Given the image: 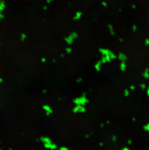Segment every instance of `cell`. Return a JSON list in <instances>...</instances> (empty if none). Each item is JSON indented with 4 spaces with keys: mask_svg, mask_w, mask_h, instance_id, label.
<instances>
[{
    "mask_svg": "<svg viewBox=\"0 0 149 150\" xmlns=\"http://www.w3.org/2000/svg\"><path fill=\"white\" fill-rule=\"evenodd\" d=\"M86 109L85 108L84 105H80V109H79V112H80V113H85V112H86Z\"/></svg>",
    "mask_w": 149,
    "mask_h": 150,
    "instance_id": "11",
    "label": "cell"
},
{
    "mask_svg": "<svg viewBox=\"0 0 149 150\" xmlns=\"http://www.w3.org/2000/svg\"><path fill=\"white\" fill-rule=\"evenodd\" d=\"M132 140L131 139H129L128 140H127V143H128V144L129 145H131L132 144Z\"/></svg>",
    "mask_w": 149,
    "mask_h": 150,
    "instance_id": "27",
    "label": "cell"
},
{
    "mask_svg": "<svg viewBox=\"0 0 149 150\" xmlns=\"http://www.w3.org/2000/svg\"><path fill=\"white\" fill-rule=\"evenodd\" d=\"M53 62L54 63L56 62V60H53Z\"/></svg>",
    "mask_w": 149,
    "mask_h": 150,
    "instance_id": "40",
    "label": "cell"
},
{
    "mask_svg": "<svg viewBox=\"0 0 149 150\" xmlns=\"http://www.w3.org/2000/svg\"><path fill=\"white\" fill-rule=\"evenodd\" d=\"M80 105H77L73 108V112L74 113H77V112H79L80 109Z\"/></svg>",
    "mask_w": 149,
    "mask_h": 150,
    "instance_id": "10",
    "label": "cell"
},
{
    "mask_svg": "<svg viewBox=\"0 0 149 150\" xmlns=\"http://www.w3.org/2000/svg\"><path fill=\"white\" fill-rule=\"evenodd\" d=\"M46 92H47V91H46V89H44V90L43 91V93H46Z\"/></svg>",
    "mask_w": 149,
    "mask_h": 150,
    "instance_id": "36",
    "label": "cell"
},
{
    "mask_svg": "<svg viewBox=\"0 0 149 150\" xmlns=\"http://www.w3.org/2000/svg\"><path fill=\"white\" fill-rule=\"evenodd\" d=\"M103 145H104V144H103V142H100V143H99V146H100V147H103Z\"/></svg>",
    "mask_w": 149,
    "mask_h": 150,
    "instance_id": "32",
    "label": "cell"
},
{
    "mask_svg": "<svg viewBox=\"0 0 149 150\" xmlns=\"http://www.w3.org/2000/svg\"><path fill=\"white\" fill-rule=\"evenodd\" d=\"M117 137L116 135H113L112 137V141L113 142H115L116 141H117Z\"/></svg>",
    "mask_w": 149,
    "mask_h": 150,
    "instance_id": "20",
    "label": "cell"
},
{
    "mask_svg": "<svg viewBox=\"0 0 149 150\" xmlns=\"http://www.w3.org/2000/svg\"><path fill=\"white\" fill-rule=\"evenodd\" d=\"M43 108L46 111V116H49L53 113L52 109L48 105H44V106H43Z\"/></svg>",
    "mask_w": 149,
    "mask_h": 150,
    "instance_id": "2",
    "label": "cell"
},
{
    "mask_svg": "<svg viewBox=\"0 0 149 150\" xmlns=\"http://www.w3.org/2000/svg\"><path fill=\"white\" fill-rule=\"evenodd\" d=\"M61 56H62V57H64V55H63V54H62Z\"/></svg>",
    "mask_w": 149,
    "mask_h": 150,
    "instance_id": "41",
    "label": "cell"
},
{
    "mask_svg": "<svg viewBox=\"0 0 149 150\" xmlns=\"http://www.w3.org/2000/svg\"><path fill=\"white\" fill-rule=\"evenodd\" d=\"M60 150H68V148L66 147H65V146H63L60 148Z\"/></svg>",
    "mask_w": 149,
    "mask_h": 150,
    "instance_id": "25",
    "label": "cell"
},
{
    "mask_svg": "<svg viewBox=\"0 0 149 150\" xmlns=\"http://www.w3.org/2000/svg\"><path fill=\"white\" fill-rule=\"evenodd\" d=\"M132 120L134 122H136V118H135V117H133Z\"/></svg>",
    "mask_w": 149,
    "mask_h": 150,
    "instance_id": "37",
    "label": "cell"
},
{
    "mask_svg": "<svg viewBox=\"0 0 149 150\" xmlns=\"http://www.w3.org/2000/svg\"><path fill=\"white\" fill-rule=\"evenodd\" d=\"M101 61L102 63L103 64H105V63L107 62V60H106V59H105V56H103L101 58Z\"/></svg>",
    "mask_w": 149,
    "mask_h": 150,
    "instance_id": "22",
    "label": "cell"
},
{
    "mask_svg": "<svg viewBox=\"0 0 149 150\" xmlns=\"http://www.w3.org/2000/svg\"><path fill=\"white\" fill-rule=\"evenodd\" d=\"M99 52H100V53H101L103 56L110 55V54L111 52V51L108 50V49H99Z\"/></svg>",
    "mask_w": 149,
    "mask_h": 150,
    "instance_id": "4",
    "label": "cell"
},
{
    "mask_svg": "<svg viewBox=\"0 0 149 150\" xmlns=\"http://www.w3.org/2000/svg\"><path fill=\"white\" fill-rule=\"evenodd\" d=\"M135 88H136V87H135V86H134V85H131L130 86V89L132 90V91H134V90H135Z\"/></svg>",
    "mask_w": 149,
    "mask_h": 150,
    "instance_id": "26",
    "label": "cell"
},
{
    "mask_svg": "<svg viewBox=\"0 0 149 150\" xmlns=\"http://www.w3.org/2000/svg\"><path fill=\"white\" fill-rule=\"evenodd\" d=\"M85 137L87 138V139H88L89 137H90V135L89 134H86V136H85Z\"/></svg>",
    "mask_w": 149,
    "mask_h": 150,
    "instance_id": "35",
    "label": "cell"
},
{
    "mask_svg": "<svg viewBox=\"0 0 149 150\" xmlns=\"http://www.w3.org/2000/svg\"><path fill=\"white\" fill-rule=\"evenodd\" d=\"M41 61H42L43 63L46 62V59L45 57H43V58H42V59H41Z\"/></svg>",
    "mask_w": 149,
    "mask_h": 150,
    "instance_id": "29",
    "label": "cell"
},
{
    "mask_svg": "<svg viewBox=\"0 0 149 150\" xmlns=\"http://www.w3.org/2000/svg\"><path fill=\"white\" fill-rule=\"evenodd\" d=\"M130 95V92L129 90L127 89H125L124 91V95L125 96V97H128Z\"/></svg>",
    "mask_w": 149,
    "mask_h": 150,
    "instance_id": "15",
    "label": "cell"
},
{
    "mask_svg": "<svg viewBox=\"0 0 149 150\" xmlns=\"http://www.w3.org/2000/svg\"><path fill=\"white\" fill-rule=\"evenodd\" d=\"M127 66L125 61H122L120 64V69L122 71H125L127 70Z\"/></svg>",
    "mask_w": 149,
    "mask_h": 150,
    "instance_id": "8",
    "label": "cell"
},
{
    "mask_svg": "<svg viewBox=\"0 0 149 150\" xmlns=\"http://www.w3.org/2000/svg\"><path fill=\"white\" fill-rule=\"evenodd\" d=\"M27 38V36L25 34H23L21 35V40L22 41H24Z\"/></svg>",
    "mask_w": 149,
    "mask_h": 150,
    "instance_id": "19",
    "label": "cell"
},
{
    "mask_svg": "<svg viewBox=\"0 0 149 150\" xmlns=\"http://www.w3.org/2000/svg\"><path fill=\"white\" fill-rule=\"evenodd\" d=\"M118 59L121 61H126L128 59L127 55L122 53H119L118 55Z\"/></svg>",
    "mask_w": 149,
    "mask_h": 150,
    "instance_id": "5",
    "label": "cell"
},
{
    "mask_svg": "<svg viewBox=\"0 0 149 150\" xmlns=\"http://www.w3.org/2000/svg\"><path fill=\"white\" fill-rule=\"evenodd\" d=\"M143 129L145 131H147L149 133V123L143 126Z\"/></svg>",
    "mask_w": 149,
    "mask_h": 150,
    "instance_id": "14",
    "label": "cell"
},
{
    "mask_svg": "<svg viewBox=\"0 0 149 150\" xmlns=\"http://www.w3.org/2000/svg\"><path fill=\"white\" fill-rule=\"evenodd\" d=\"M86 93H83L82 96L74 99L73 100L74 103H76V105H84L86 103H88L89 102V100L86 98Z\"/></svg>",
    "mask_w": 149,
    "mask_h": 150,
    "instance_id": "1",
    "label": "cell"
},
{
    "mask_svg": "<svg viewBox=\"0 0 149 150\" xmlns=\"http://www.w3.org/2000/svg\"><path fill=\"white\" fill-rule=\"evenodd\" d=\"M102 63V62L101 60H99L96 63V65L94 66L95 69L97 71H101Z\"/></svg>",
    "mask_w": 149,
    "mask_h": 150,
    "instance_id": "7",
    "label": "cell"
},
{
    "mask_svg": "<svg viewBox=\"0 0 149 150\" xmlns=\"http://www.w3.org/2000/svg\"><path fill=\"white\" fill-rule=\"evenodd\" d=\"M105 59H106V60H107V62H111V60L112 59H111V58H110V55H105Z\"/></svg>",
    "mask_w": 149,
    "mask_h": 150,
    "instance_id": "17",
    "label": "cell"
},
{
    "mask_svg": "<svg viewBox=\"0 0 149 150\" xmlns=\"http://www.w3.org/2000/svg\"><path fill=\"white\" fill-rule=\"evenodd\" d=\"M142 75L143 76L144 78L147 79H149V69L147 68L145 69V70L143 72Z\"/></svg>",
    "mask_w": 149,
    "mask_h": 150,
    "instance_id": "6",
    "label": "cell"
},
{
    "mask_svg": "<svg viewBox=\"0 0 149 150\" xmlns=\"http://www.w3.org/2000/svg\"><path fill=\"white\" fill-rule=\"evenodd\" d=\"M8 150H13V149H12V148H9Z\"/></svg>",
    "mask_w": 149,
    "mask_h": 150,
    "instance_id": "39",
    "label": "cell"
},
{
    "mask_svg": "<svg viewBox=\"0 0 149 150\" xmlns=\"http://www.w3.org/2000/svg\"><path fill=\"white\" fill-rule=\"evenodd\" d=\"M122 150H129L130 149L129 148L127 147H124L122 149Z\"/></svg>",
    "mask_w": 149,
    "mask_h": 150,
    "instance_id": "30",
    "label": "cell"
},
{
    "mask_svg": "<svg viewBox=\"0 0 149 150\" xmlns=\"http://www.w3.org/2000/svg\"><path fill=\"white\" fill-rule=\"evenodd\" d=\"M146 92L147 94V95L149 97V86L148 87V88L147 89Z\"/></svg>",
    "mask_w": 149,
    "mask_h": 150,
    "instance_id": "31",
    "label": "cell"
},
{
    "mask_svg": "<svg viewBox=\"0 0 149 150\" xmlns=\"http://www.w3.org/2000/svg\"><path fill=\"white\" fill-rule=\"evenodd\" d=\"M82 16V13H77L76 15V17H74V19L76 20V19H78V18H79L80 17Z\"/></svg>",
    "mask_w": 149,
    "mask_h": 150,
    "instance_id": "21",
    "label": "cell"
},
{
    "mask_svg": "<svg viewBox=\"0 0 149 150\" xmlns=\"http://www.w3.org/2000/svg\"><path fill=\"white\" fill-rule=\"evenodd\" d=\"M82 79L81 77H79L77 79V82L78 83H80L82 82Z\"/></svg>",
    "mask_w": 149,
    "mask_h": 150,
    "instance_id": "24",
    "label": "cell"
},
{
    "mask_svg": "<svg viewBox=\"0 0 149 150\" xmlns=\"http://www.w3.org/2000/svg\"><path fill=\"white\" fill-rule=\"evenodd\" d=\"M3 81H4V80H3V78L0 77V83H2Z\"/></svg>",
    "mask_w": 149,
    "mask_h": 150,
    "instance_id": "34",
    "label": "cell"
},
{
    "mask_svg": "<svg viewBox=\"0 0 149 150\" xmlns=\"http://www.w3.org/2000/svg\"><path fill=\"white\" fill-rule=\"evenodd\" d=\"M145 44L146 46L149 45V40L147 39V40H145Z\"/></svg>",
    "mask_w": 149,
    "mask_h": 150,
    "instance_id": "28",
    "label": "cell"
},
{
    "mask_svg": "<svg viewBox=\"0 0 149 150\" xmlns=\"http://www.w3.org/2000/svg\"><path fill=\"white\" fill-rule=\"evenodd\" d=\"M100 127L101 128H103L104 127V124L103 123H102L101 125H100Z\"/></svg>",
    "mask_w": 149,
    "mask_h": 150,
    "instance_id": "33",
    "label": "cell"
},
{
    "mask_svg": "<svg viewBox=\"0 0 149 150\" xmlns=\"http://www.w3.org/2000/svg\"><path fill=\"white\" fill-rule=\"evenodd\" d=\"M107 123H108V124H110V120H107Z\"/></svg>",
    "mask_w": 149,
    "mask_h": 150,
    "instance_id": "38",
    "label": "cell"
},
{
    "mask_svg": "<svg viewBox=\"0 0 149 150\" xmlns=\"http://www.w3.org/2000/svg\"><path fill=\"white\" fill-rule=\"evenodd\" d=\"M73 40L74 38H72V36L71 35H70L69 37H68V38H66L65 39V41H66V42L68 44H72L73 42Z\"/></svg>",
    "mask_w": 149,
    "mask_h": 150,
    "instance_id": "9",
    "label": "cell"
},
{
    "mask_svg": "<svg viewBox=\"0 0 149 150\" xmlns=\"http://www.w3.org/2000/svg\"><path fill=\"white\" fill-rule=\"evenodd\" d=\"M66 52L68 54H70L72 52V49L70 48H67L66 49Z\"/></svg>",
    "mask_w": 149,
    "mask_h": 150,
    "instance_id": "23",
    "label": "cell"
},
{
    "mask_svg": "<svg viewBox=\"0 0 149 150\" xmlns=\"http://www.w3.org/2000/svg\"><path fill=\"white\" fill-rule=\"evenodd\" d=\"M57 147H58V146L56 144L52 143L51 144L50 149H51V150H55V149H57Z\"/></svg>",
    "mask_w": 149,
    "mask_h": 150,
    "instance_id": "13",
    "label": "cell"
},
{
    "mask_svg": "<svg viewBox=\"0 0 149 150\" xmlns=\"http://www.w3.org/2000/svg\"><path fill=\"white\" fill-rule=\"evenodd\" d=\"M5 8L4 1H0V11H2Z\"/></svg>",
    "mask_w": 149,
    "mask_h": 150,
    "instance_id": "12",
    "label": "cell"
},
{
    "mask_svg": "<svg viewBox=\"0 0 149 150\" xmlns=\"http://www.w3.org/2000/svg\"><path fill=\"white\" fill-rule=\"evenodd\" d=\"M140 87H141V89H142V90H144L146 88V86L145 83H141L140 84Z\"/></svg>",
    "mask_w": 149,
    "mask_h": 150,
    "instance_id": "18",
    "label": "cell"
},
{
    "mask_svg": "<svg viewBox=\"0 0 149 150\" xmlns=\"http://www.w3.org/2000/svg\"><path fill=\"white\" fill-rule=\"evenodd\" d=\"M109 55H110V58H111V59H115L117 58V56H116L114 53H113L112 52H111V53Z\"/></svg>",
    "mask_w": 149,
    "mask_h": 150,
    "instance_id": "16",
    "label": "cell"
},
{
    "mask_svg": "<svg viewBox=\"0 0 149 150\" xmlns=\"http://www.w3.org/2000/svg\"><path fill=\"white\" fill-rule=\"evenodd\" d=\"M40 140L44 143H51L52 140L49 139V137H41L40 138Z\"/></svg>",
    "mask_w": 149,
    "mask_h": 150,
    "instance_id": "3",
    "label": "cell"
},
{
    "mask_svg": "<svg viewBox=\"0 0 149 150\" xmlns=\"http://www.w3.org/2000/svg\"><path fill=\"white\" fill-rule=\"evenodd\" d=\"M0 54H1V52H0Z\"/></svg>",
    "mask_w": 149,
    "mask_h": 150,
    "instance_id": "42",
    "label": "cell"
}]
</instances>
